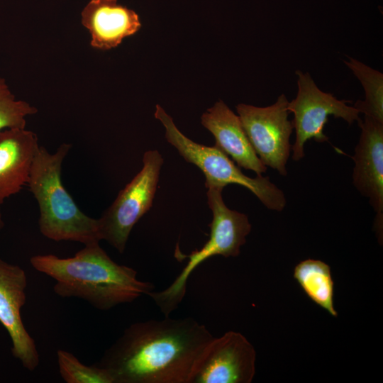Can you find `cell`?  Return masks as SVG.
I'll return each instance as SVG.
<instances>
[{
	"instance_id": "12",
	"label": "cell",
	"mask_w": 383,
	"mask_h": 383,
	"mask_svg": "<svg viewBox=\"0 0 383 383\" xmlns=\"http://www.w3.org/2000/svg\"><path fill=\"white\" fill-rule=\"evenodd\" d=\"M82 23L89 31L91 45L102 50L117 47L141 28L138 15L117 0H90L82 10Z\"/></svg>"
},
{
	"instance_id": "17",
	"label": "cell",
	"mask_w": 383,
	"mask_h": 383,
	"mask_svg": "<svg viewBox=\"0 0 383 383\" xmlns=\"http://www.w3.org/2000/svg\"><path fill=\"white\" fill-rule=\"evenodd\" d=\"M57 358L60 376L67 383H113L106 370L95 363L86 365L67 350H58Z\"/></svg>"
},
{
	"instance_id": "18",
	"label": "cell",
	"mask_w": 383,
	"mask_h": 383,
	"mask_svg": "<svg viewBox=\"0 0 383 383\" xmlns=\"http://www.w3.org/2000/svg\"><path fill=\"white\" fill-rule=\"evenodd\" d=\"M37 109L23 100H17L4 79L0 77V131L7 128H25L27 116Z\"/></svg>"
},
{
	"instance_id": "13",
	"label": "cell",
	"mask_w": 383,
	"mask_h": 383,
	"mask_svg": "<svg viewBox=\"0 0 383 383\" xmlns=\"http://www.w3.org/2000/svg\"><path fill=\"white\" fill-rule=\"evenodd\" d=\"M39 147L36 134L26 128L0 131V205L28 184Z\"/></svg>"
},
{
	"instance_id": "11",
	"label": "cell",
	"mask_w": 383,
	"mask_h": 383,
	"mask_svg": "<svg viewBox=\"0 0 383 383\" xmlns=\"http://www.w3.org/2000/svg\"><path fill=\"white\" fill-rule=\"evenodd\" d=\"M207 189L208 205L213 213L212 221L209 225L210 236L201 249L186 255L189 259L187 264L192 269L213 256H238L240 247L245 243L251 231L247 215L226 206L222 197L223 188L209 187Z\"/></svg>"
},
{
	"instance_id": "1",
	"label": "cell",
	"mask_w": 383,
	"mask_h": 383,
	"mask_svg": "<svg viewBox=\"0 0 383 383\" xmlns=\"http://www.w3.org/2000/svg\"><path fill=\"white\" fill-rule=\"evenodd\" d=\"M213 338L193 318L132 323L95 364L113 383H189L207 344Z\"/></svg>"
},
{
	"instance_id": "15",
	"label": "cell",
	"mask_w": 383,
	"mask_h": 383,
	"mask_svg": "<svg viewBox=\"0 0 383 383\" xmlns=\"http://www.w3.org/2000/svg\"><path fill=\"white\" fill-rule=\"evenodd\" d=\"M293 276L312 301L331 316H338L333 304L334 282L328 264L313 259L301 261L294 267Z\"/></svg>"
},
{
	"instance_id": "7",
	"label": "cell",
	"mask_w": 383,
	"mask_h": 383,
	"mask_svg": "<svg viewBox=\"0 0 383 383\" xmlns=\"http://www.w3.org/2000/svg\"><path fill=\"white\" fill-rule=\"evenodd\" d=\"M288 100L282 94L274 104L258 107L240 104L236 111L255 153L266 167L286 176L294 129L288 119Z\"/></svg>"
},
{
	"instance_id": "4",
	"label": "cell",
	"mask_w": 383,
	"mask_h": 383,
	"mask_svg": "<svg viewBox=\"0 0 383 383\" xmlns=\"http://www.w3.org/2000/svg\"><path fill=\"white\" fill-rule=\"evenodd\" d=\"M155 117L165 128V138L188 162L196 165L206 177L205 186L223 188L237 184L249 189L270 210L281 211L287 204L284 193L262 174L252 178L244 174L228 156L216 147L196 143L185 136L176 126L172 117L159 104Z\"/></svg>"
},
{
	"instance_id": "6",
	"label": "cell",
	"mask_w": 383,
	"mask_h": 383,
	"mask_svg": "<svg viewBox=\"0 0 383 383\" xmlns=\"http://www.w3.org/2000/svg\"><path fill=\"white\" fill-rule=\"evenodd\" d=\"M298 91L295 99L288 102L287 109L294 114L292 121L296 132L292 159L299 161L304 157V145L313 138L318 143L328 140L323 130L329 116L340 118L352 124L359 121V111L348 105L350 101L339 100L332 94L321 91L309 72L296 71Z\"/></svg>"
},
{
	"instance_id": "3",
	"label": "cell",
	"mask_w": 383,
	"mask_h": 383,
	"mask_svg": "<svg viewBox=\"0 0 383 383\" xmlns=\"http://www.w3.org/2000/svg\"><path fill=\"white\" fill-rule=\"evenodd\" d=\"M70 148L64 143L50 153L40 146L33 160L27 184L38 203L40 231L55 241L99 243L97 219L79 209L62 182V165Z\"/></svg>"
},
{
	"instance_id": "5",
	"label": "cell",
	"mask_w": 383,
	"mask_h": 383,
	"mask_svg": "<svg viewBox=\"0 0 383 383\" xmlns=\"http://www.w3.org/2000/svg\"><path fill=\"white\" fill-rule=\"evenodd\" d=\"M143 165L97 219L100 240H106L120 253L124 252L135 224L152 206L163 158L157 150H148L144 153Z\"/></svg>"
},
{
	"instance_id": "8",
	"label": "cell",
	"mask_w": 383,
	"mask_h": 383,
	"mask_svg": "<svg viewBox=\"0 0 383 383\" xmlns=\"http://www.w3.org/2000/svg\"><path fill=\"white\" fill-rule=\"evenodd\" d=\"M256 352L240 333L228 331L207 344L189 383H250L255 374Z\"/></svg>"
},
{
	"instance_id": "19",
	"label": "cell",
	"mask_w": 383,
	"mask_h": 383,
	"mask_svg": "<svg viewBox=\"0 0 383 383\" xmlns=\"http://www.w3.org/2000/svg\"><path fill=\"white\" fill-rule=\"evenodd\" d=\"M4 221H3V218H2V214H1V209H0V232L2 230V228H4Z\"/></svg>"
},
{
	"instance_id": "10",
	"label": "cell",
	"mask_w": 383,
	"mask_h": 383,
	"mask_svg": "<svg viewBox=\"0 0 383 383\" xmlns=\"http://www.w3.org/2000/svg\"><path fill=\"white\" fill-rule=\"evenodd\" d=\"M359 141L352 159L355 162L353 183L369 200L376 212L374 228L382 238L383 222V122L365 116L360 120Z\"/></svg>"
},
{
	"instance_id": "14",
	"label": "cell",
	"mask_w": 383,
	"mask_h": 383,
	"mask_svg": "<svg viewBox=\"0 0 383 383\" xmlns=\"http://www.w3.org/2000/svg\"><path fill=\"white\" fill-rule=\"evenodd\" d=\"M201 124L209 131L216 140L215 146L236 162L239 167L252 170L257 175L267 171L254 149L234 112L219 100L204 113Z\"/></svg>"
},
{
	"instance_id": "9",
	"label": "cell",
	"mask_w": 383,
	"mask_h": 383,
	"mask_svg": "<svg viewBox=\"0 0 383 383\" xmlns=\"http://www.w3.org/2000/svg\"><path fill=\"white\" fill-rule=\"evenodd\" d=\"M27 284L26 273L21 267L0 258V323L10 336L13 357L31 372L38 366L40 357L21 317Z\"/></svg>"
},
{
	"instance_id": "2",
	"label": "cell",
	"mask_w": 383,
	"mask_h": 383,
	"mask_svg": "<svg viewBox=\"0 0 383 383\" xmlns=\"http://www.w3.org/2000/svg\"><path fill=\"white\" fill-rule=\"evenodd\" d=\"M30 262L55 280L56 294L84 299L99 310L133 302L155 288L152 283L139 280L134 269L115 262L99 243L84 245L71 257L38 255Z\"/></svg>"
},
{
	"instance_id": "16",
	"label": "cell",
	"mask_w": 383,
	"mask_h": 383,
	"mask_svg": "<svg viewBox=\"0 0 383 383\" xmlns=\"http://www.w3.org/2000/svg\"><path fill=\"white\" fill-rule=\"evenodd\" d=\"M345 64L359 79L365 93L364 101L354 104L360 113L383 122V74L350 57Z\"/></svg>"
}]
</instances>
